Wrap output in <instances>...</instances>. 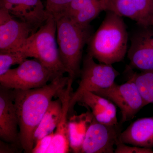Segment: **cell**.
I'll use <instances>...</instances> for the list:
<instances>
[{
  "label": "cell",
  "instance_id": "6da1fadb",
  "mask_svg": "<svg viewBox=\"0 0 153 153\" xmlns=\"http://www.w3.org/2000/svg\"><path fill=\"white\" fill-rule=\"evenodd\" d=\"M69 77L60 75L43 87L29 90L11 89L19 119V139L25 153L34 146V134L54 97L68 84Z\"/></svg>",
  "mask_w": 153,
  "mask_h": 153
},
{
  "label": "cell",
  "instance_id": "7a4b0ae2",
  "mask_svg": "<svg viewBox=\"0 0 153 153\" xmlns=\"http://www.w3.org/2000/svg\"><path fill=\"white\" fill-rule=\"evenodd\" d=\"M128 35L122 17L106 11L104 20L87 43V54L99 63L111 64L123 61L128 50Z\"/></svg>",
  "mask_w": 153,
  "mask_h": 153
},
{
  "label": "cell",
  "instance_id": "3957f363",
  "mask_svg": "<svg viewBox=\"0 0 153 153\" xmlns=\"http://www.w3.org/2000/svg\"><path fill=\"white\" fill-rule=\"evenodd\" d=\"M54 17L60 59L68 77L74 80L80 76L83 48L92 35L91 29L76 25L64 14Z\"/></svg>",
  "mask_w": 153,
  "mask_h": 153
},
{
  "label": "cell",
  "instance_id": "277c9868",
  "mask_svg": "<svg viewBox=\"0 0 153 153\" xmlns=\"http://www.w3.org/2000/svg\"><path fill=\"white\" fill-rule=\"evenodd\" d=\"M57 27L55 18L50 16L45 23L28 38L22 47L29 57L39 60L56 75L66 71L61 62L56 39Z\"/></svg>",
  "mask_w": 153,
  "mask_h": 153
},
{
  "label": "cell",
  "instance_id": "5b68a950",
  "mask_svg": "<svg viewBox=\"0 0 153 153\" xmlns=\"http://www.w3.org/2000/svg\"><path fill=\"white\" fill-rule=\"evenodd\" d=\"M57 76L37 59H27L0 75V83L8 89L29 90L43 87Z\"/></svg>",
  "mask_w": 153,
  "mask_h": 153
},
{
  "label": "cell",
  "instance_id": "8992f818",
  "mask_svg": "<svg viewBox=\"0 0 153 153\" xmlns=\"http://www.w3.org/2000/svg\"><path fill=\"white\" fill-rule=\"evenodd\" d=\"M120 74L111 64L96 63L93 57L88 54L85 55L82 60L79 85L71 95L69 113L73 110L85 91L94 92L109 87L114 83Z\"/></svg>",
  "mask_w": 153,
  "mask_h": 153
},
{
  "label": "cell",
  "instance_id": "52a82bcc",
  "mask_svg": "<svg viewBox=\"0 0 153 153\" xmlns=\"http://www.w3.org/2000/svg\"><path fill=\"white\" fill-rule=\"evenodd\" d=\"M93 93L108 99L118 106L121 114V123L133 119L146 105L131 74L123 84L114 82L109 87Z\"/></svg>",
  "mask_w": 153,
  "mask_h": 153
},
{
  "label": "cell",
  "instance_id": "ba28073f",
  "mask_svg": "<svg viewBox=\"0 0 153 153\" xmlns=\"http://www.w3.org/2000/svg\"><path fill=\"white\" fill-rule=\"evenodd\" d=\"M130 40L127 53L129 64L127 71H153V26H138Z\"/></svg>",
  "mask_w": 153,
  "mask_h": 153
},
{
  "label": "cell",
  "instance_id": "9c48e42d",
  "mask_svg": "<svg viewBox=\"0 0 153 153\" xmlns=\"http://www.w3.org/2000/svg\"><path fill=\"white\" fill-rule=\"evenodd\" d=\"M120 124L108 125L94 119L82 144V153H113L119 141Z\"/></svg>",
  "mask_w": 153,
  "mask_h": 153
},
{
  "label": "cell",
  "instance_id": "30bf717a",
  "mask_svg": "<svg viewBox=\"0 0 153 153\" xmlns=\"http://www.w3.org/2000/svg\"><path fill=\"white\" fill-rule=\"evenodd\" d=\"M35 32L30 25L0 7V51L21 48Z\"/></svg>",
  "mask_w": 153,
  "mask_h": 153
},
{
  "label": "cell",
  "instance_id": "8fae6325",
  "mask_svg": "<svg viewBox=\"0 0 153 153\" xmlns=\"http://www.w3.org/2000/svg\"><path fill=\"white\" fill-rule=\"evenodd\" d=\"M0 7L36 32L49 17L41 0H0Z\"/></svg>",
  "mask_w": 153,
  "mask_h": 153
},
{
  "label": "cell",
  "instance_id": "7c38bea8",
  "mask_svg": "<svg viewBox=\"0 0 153 153\" xmlns=\"http://www.w3.org/2000/svg\"><path fill=\"white\" fill-rule=\"evenodd\" d=\"M106 11H111L136 23L153 26V0H103Z\"/></svg>",
  "mask_w": 153,
  "mask_h": 153
},
{
  "label": "cell",
  "instance_id": "4fadbf2b",
  "mask_svg": "<svg viewBox=\"0 0 153 153\" xmlns=\"http://www.w3.org/2000/svg\"><path fill=\"white\" fill-rule=\"evenodd\" d=\"M18 127L19 119L11 90L1 86L0 138L2 140L22 147Z\"/></svg>",
  "mask_w": 153,
  "mask_h": 153
},
{
  "label": "cell",
  "instance_id": "5bb4252c",
  "mask_svg": "<svg viewBox=\"0 0 153 153\" xmlns=\"http://www.w3.org/2000/svg\"><path fill=\"white\" fill-rule=\"evenodd\" d=\"M73 81L74 80L69 78L67 85L57 96L62 102V115L47 153H68L71 149L69 144L68 115L73 93L72 85Z\"/></svg>",
  "mask_w": 153,
  "mask_h": 153
},
{
  "label": "cell",
  "instance_id": "9a60e30c",
  "mask_svg": "<svg viewBox=\"0 0 153 153\" xmlns=\"http://www.w3.org/2000/svg\"><path fill=\"white\" fill-rule=\"evenodd\" d=\"M78 102L89 109L99 123L108 125L118 124L116 105L108 99L86 91L82 94Z\"/></svg>",
  "mask_w": 153,
  "mask_h": 153
},
{
  "label": "cell",
  "instance_id": "2e32d148",
  "mask_svg": "<svg viewBox=\"0 0 153 153\" xmlns=\"http://www.w3.org/2000/svg\"><path fill=\"white\" fill-rule=\"evenodd\" d=\"M103 11H106L103 0H73L61 14L68 16L76 25L87 27Z\"/></svg>",
  "mask_w": 153,
  "mask_h": 153
},
{
  "label": "cell",
  "instance_id": "e0dca14e",
  "mask_svg": "<svg viewBox=\"0 0 153 153\" xmlns=\"http://www.w3.org/2000/svg\"><path fill=\"white\" fill-rule=\"evenodd\" d=\"M119 142L141 147H153V117L139 119L121 132Z\"/></svg>",
  "mask_w": 153,
  "mask_h": 153
},
{
  "label": "cell",
  "instance_id": "ac0fdd59",
  "mask_svg": "<svg viewBox=\"0 0 153 153\" xmlns=\"http://www.w3.org/2000/svg\"><path fill=\"white\" fill-rule=\"evenodd\" d=\"M94 119L93 115L89 110L78 115H74L69 118V144L73 152H81L85 135Z\"/></svg>",
  "mask_w": 153,
  "mask_h": 153
},
{
  "label": "cell",
  "instance_id": "d6986e66",
  "mask_svg": "<svg viewBox=\"0 0 153 153\" xmlns=\"http://www.w3.org/2000/svg\"><path fill=\"white\" fill-rule=\"evenodd\" d=\"M62 103L58 98L50 102L34 134V145L43 137L52 133L57 127L62 115Z\"/></svg>",
  "mask_w": 153,
  "mask_h": 153
},
{
  "label": "cell",
  "instance_id": "ffe728a7",
  "mask_svg": "<svg viewBox=\"0 0 153 153\" xmlns=\"http://www.w3.org/2000/svg\"><path fill=\"white\" fill-rule=\"evenodd\" d=\"M131 74L146 105L153 104V71L134 72Z\"/></svg>",
  "mask_w": 153,
  "mask_h": 153
},
{
  "label": "cell",
  "instance_id": "44dd1931",
  "mask_svg": "<svg viewBox=\"0 0 153 153\" xmlns=\"http://www.w3.org/2000/svg\"><path fill=\"white\" fill-rule=\"evenodd\" d=\"M28 57L27 53L22 48L0 51V75L6 73L11 66L23 63Z\"/></svg>",
  "mask_w": 153,
  "mask_h": 153
},
{
  "label": "cell",
  "instance_id": "7402d4cb",
  "mask_svg": "<svg viewBox=\"0 0 153 153\" xmlns=\"http://www.w3.org/2000/svg\"><path fill=\"white\" fill-rule=\"evenodd\" d=\"M73 0H46V10L49 16L55 17L65 11Z\"/></svg>",
  "mask_w": 153,
  "mask_h": 153
},
{
  "label": "cell",
  "instance_id": "603a6c76",
  "mask_svg": "<svg viewBox=\"0 0 153 153\" xmlns=\"http://www.w3.org/2000/svg\"><path fill=\"white\" fill-rule=\"evenodd\" d=\"M128 146L118 141L116 144L115 153H153L152 148L141 147L137 146Z\"/></svg>",
  "mask_w": 153,
  "mask_h": 153
},
{
  "label": "cell",
  "instance_id": "cb8c5ba5",
  "mask_svg": "<svg viewBox=\"0 0 153 153\" xmlns=\"http://www.w3.org/2000/svg\"><path fill=\"white\" fill-rule=\"evenodd\" d=\"M55 132L43 137L35 143L32 153H47L52 143Z\"/></svg>",
  "mask_w": 153,
  "mask_h": 153
},
{
  "label": "cell",
  "instance_id": "d4e9b609",
  "mask_svg": "<svg viewBox=\"0 0 153 153\" xmlns=\"http://www.w3.org/2000/svg\"><path fill=\"white\" fill-rule=\"evenodd\" d=\"M17 145L6 142L3 140L0 142V153H13L19 152Z\"/></svg>",
  "mask_w": 153,
  "mask_h": 153
}]
</instances>
